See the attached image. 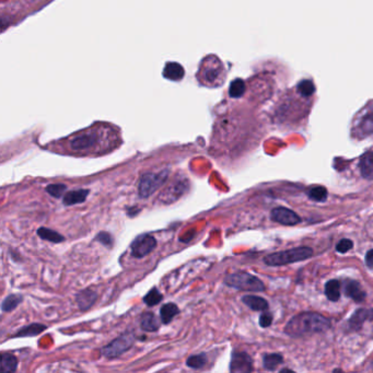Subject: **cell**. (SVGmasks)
I'll return each mask as SVG.
<instances>
[{
  "instance_id": "6da1fadb",
  "label": "cell",
  "mask_w": 373,
  "mask_h": 373,
  "mask_svg": "<svg viewBox=\"0 0 373 373\" xmlns=\"http://www.w3.org/2000/svg\"><path fill=\"white\" fill-rule=\"evenodd\" d=\"M329 328L330 322L328 317L315 312H302L288 322L285 331L291 337H301L310 334L323 333Z\"/></svg>"
},
{
  "instance_id": "7a4b0ae2",
  "label": "cell",
  "mask_w": 373,
  "mask_h": 373,
  "mask_svg": "<svg viewBox=\"0 0 373 373\" xmlns=\"http://www.w3.org/2000/svg\"><path fill=\"white\" fill-rule=\"evenodd\" d=\"M105 132H108L104 126H93L89 130L82 131L77 135L69 138L68 147L73 153H87L99 147Z\"/></svg>"
},
{
  "instance_id": "3957f363",
  "label": "cell",
  "mask_w": 373,
  "mask_h": 373,
  "mask_svg": "<svg viewBox=\"0 0 373 373\" xmlns=\"http://www.w3.org/2000/svg\"><path fill=\"white\" fill-rule=\"evenodd\" d=\"M313 251L310 247H296L292 248V250L283 251L267 255L264 259V262L269 266H282L296 263V262L306 261L308 257H311Z\"/></svg>"
},
{
  "instance_id": "277c9868",
  "label": "cell",
  "mask_w": 373,
  "mask_h": 373,
  "mask_svg": "<svg viewBox=\"0 0 373 373\" xmlns=\"http://www.w3.org/2000/svg\"><path fill=\"white\" fill-rule=\"evenodd\" d=\"M170 171L164 169L160 172H147L140 176L138 183V195L141 198H148L162 187L168 181Z\"/></svg>"
},
{
  "instance_id": "5b68a950",
  "label": "cell",
  "mask_w": 373,
  "mask_h": 373,
  "mask_svg": "<svg viewBox=\"0 0 373 373\" xmlns=\"http://www.w3.org/2000/svg\"><path fill=\"white\" fill-rule=\"evenodd\" d=\"M224 284L229 287L243 290V291L261 292L265 290V285L261 279L244 271L228 275L224 278Z\"/></svg>"
},
{
  "instance_id": "8992f818",
  "label": "cell",
  "mask_w": 373,
  "mask_h": 373,
  "mask_svg": "<svg viewBox=\"0 0 373 373\" xmlns=\"http://www.w3.org/2000/svg\"><path fill=\"white\" fill-rule=\"evenodd\" d=\"M135 340L136 335L133 331H125L121 336H118L117 338L112 340L110 344L105 345L101 349V353H102V356L109 359L117 358L130 351L133 343H135Z\"/></svg>"
},
{
  "instance_id": "52a82bcc",
  "label": "cell",
  "mask_w": 373,
  "mask_h": 373,
  "mask_svg": "<svg viewBox=\"0 0 373 373\" xmlns=\"http://www.w3.org/2000/svg\"><path fill=\"white\" fill-rule=\"evenodd\" d=\"M156 240L154 236L149 233H144L135 238L131 244L132 256L135 259H142V257L150 254L156 247Z\"/></svg>"
},
{
  "instance_id": "ba28073f",
  "label": "cell",
  "mask_w": 373,
  "mask_h": 373,
  "mask_svg": "<svg viewBox=\"0 0 373 373\" xmlns=\"http://www.w3.org/2000/svg\"><path fill=\"white\" fill-rule=\"evenodd\" d=\"M190 188V183L187 179H177L176 182H173L167 190L161 193L159 200L163 204H171V202L177 200L179 197L185 194V192Z\"/></svg>"
},
{
  "instance_id": "9c48e42d",
  "label": "cell",
  "mask_w": 373,
  "mask_h": 373,
  "mask_svg": "<svg viewBox=\"0 0 373 373\" xmlns=\"http://www.w3.org/2000/svg\"><path fill=\"white\" fill-rule=\"evenodd\" d=\"M200 72H202V80L206 84L208 82V85H217L216 81L222 79V73H223V67L221 65L220 61L217 58H215V62H210L204 64L202 68L200 67Z\"/></svg>"
},
{
  "instance_id": "30bf717a",
  "label": "cell",
  "mask_w": 373,
  "mask_h": 373,
  "mask_svg": "<svg viewBox=\"0 0 373 373\" xmlns=\"http://www.w3.org/2000/svg\"><path fill=\"white\" fill-rule=\"evenodd\" d=\"M270 217L275 222L284 225H296L301 221L300 217L296 213H293L292 210L288 208H285V207H278V208L273 209Z\"/></svg>"
},
{
  "instance_id": "8fae6325",
  "label": "cell",
  "mask_w": 373,
  "mask_h": 373,
  "mask_svg": "<svg viewBox=\"0 0 373 373\" xmlns=\"http://www.w3.org/2000/svg\"><path fill=\"white\" fill-rule=\"evenodd\" d=\"M253 370L252 358L245 352H233L230 362L231 372H251Z\"/></svg>"
},
{
  "instance_id": "7c38bea8",
  "label": "cell",
  "mask_w": 373,
  "mask_h": 373,
  "mask_svg": "<svg viewBox=\"0 0 373 373\" xmlns=\"http://www.w3.org/2000/svg\"><path fill=\"white\" fill-rule=\"evenodd\" d=\"M98 294L92 289H84L76 294V302L80 311H88L94 306Z\"/></svg>"
},
{
  "instance_id": "4fadbf2b",
  "label": "cell",
  "mask_w": 373,
  "mask_h": 373,
  "mask_svg": "<svg viewBox=\"0 0 373 373\" xmlns=\"http://www.w3.org/2000/svg\"><path fill=\"white\" fill-rule=\"evenodd\" d=\"M89 194L90 190H87V188H79V190L66 192V194L63 197V204L65 206L82 204L87 200V197Z\"/></svg>"
},
{
  "instance_id": "5bb4252c",
  "label": "cell",
  "mask_w": 373,
  "mask_h": 373,
  "mask_svg": "<svg viewBox=\"0 0 373 373\" xmlns=\"http://www.w3.org/2000/svg\"><path fill=\"white\" fill-rule=\"evenodd\" d=\"M47 329V326L41 323H32L30 325L23 326L19 330L17 331L16 334L12 335V338H18V337H34V336H38L41 333Z\"/></svg>"
},
{
  "instance_id": "9a60e30c",
  "label": "cell",
  "mask_w": 373,
  "mask_h": 373,
  "mask_svg": "<svg viewBox=\"0 0 373 373\" xmlns=\"http://www.w3.org/2000/svg\"><path fill=\"white\" fill-rule=\"evenodd\" d=\"M345 293L356 302H361L366 298V293L361 289L360 285L353 280H347L346 285H345Z\"/></svg>"
},
{
  "instance_id": "2e32d148",
  "label": "cell",
  "mask_w": 373,
  "mask_h": 373,
  "mask_svg": "<svg viewBox=\"0 0 373 373\" xmlns=\"http://www.w3.org/2000/svg\"><path fill=\"white\" fill-rule=\"evenodd\" d=\"M373 317V310H368V308H361L358 310L349 320V326L351 329H359L365 323V321L372 319Z\"/></svg>"
},
{
  "instance_id": "e0dca14e",
  "label": "cell",
  "mask_w": 373,
  "mask_h": 373,
  "mask_svg": "<svg viewBox=\"0 0 373 373\" xmlns=\"http://www.w3.org/2000/svg\"><path fill=\"white\" fill-rule=\"evenodd\" d=\"M163 76L169 80L179 81L184 77V69L178 63H168L163 69Z\"/></svg>"
},
{
  "instance_id": "ac0fdd59",
  "label": "cell",
  "mask_w": 373,
  "mask_h": 373,
  "mask_svg": "<svg viewBox=\"0 0 373 373\" xmlns=\"http://www.w3.org/2000/svg\"><path fill=\"white\" fill-rule=\"evenodd\" d=\"M179 313L178 307L173 302L165 303L160 308V319L163 324L171 323V321Z\"/></svg>"
},
{
  "instance_id": "d6986e66",
  "label": "cell",
  "mask_w": 373,
  "mask_h": 373,
  "mask_svg": "<svg viewBox=\"0 0 373 373\" xmlns=\"http://www.w3.org/2000/svg\"><path fill=\"white\" fill-rule=\"evenodd\" d=\"M359 169L361 176L367 179L373 178V153H367L359 161Z\"/></svg>"
},
{
  "instance_id": "ffe728a7",
  "label": "cell",
  "mask_w": 373,
  "mask_h": 373,
  "mask_svg": "<svg viewBox=\"0 0 373 373\" xmlns=\"http://www.w3.org/2000/svg\"><path fill=\"white\" fill-rule=\"evenodd\" d=\"M140 328L146 331H156L160 323L153 312H145L140 316Z\"/></svg>"
},
{
  "instance_id": "44dd1931",
  "label": "cell",
  "mask_w": 373,
  "mask_h": 373,
  "mask_svg": "<svg viewBox=\"0 0 373 373\" xmlns=\"http://www.w3.org/2000/svg\"><path fill=\"white\" fill-rule=\"evenodd\" d=\"M242 301L244 305L254 311H266L268 308V302L265 299L257 296H244Z\"/></svg>"
},
{
  "instance_id": "7402d4cb",
  "label": "cell",
  "mask_w": 373,
  "mask_h": 373,
  "mask_svg": "<svg viewBox=\"0 0 373 373\" xmlns=\"http://www.w3.org/2000/svg\"><path fill=\"white\" fill-rule=\"evenodd\" d=\"M36 233H38V236L42 239V240L52 242V243L58 244L66 240L65 237L62 236L61 233H58L57 231H55V230L49 229V228H45V227L39 228L38 232Z\"/></svg>"
},
{
  "instance_id": "603a6c76",
  "label": "cell",
  "mask_w": 373,
  "mask_h": 373,
  "mask_svg": "<svg viewBox=\"0 0 373 373\" xmlns=\"http://www.w3.org/2000/svg\"><path fill=\"white\" fill-rule=\"evenodd\" d=\"M325 294L329 301L337 302L340 298V283L337 280H329L325 285Z\"/></svg>"
},
{
  "instance_id": "cb8c5ba5",
  "label": "cell",
  "mask_w": 373,
  "mask_h": 373,
  "mask_svg": "<svg viewBox=\"0 0 373 373\" xmlns=\"http://www.w3.org/2000/svg\"><path fill=\"white\" fill-rule=\"evenodd\" d=\"M18 368V359L12 353L2 352L1 353V371L7 372H15Z\"/></svg>"
},
{
  "instance_id": "d4e9b609",
  "label": "cell",
  "mask_w": 373,
  "mask_h": 373,
  "mask_svg": "<svg viewBox=\"0 0 373 373\" xmlns=\"http://www.w3.org/2000/svg\"><path fill=\"white\" fill-rule=\"evenodd\" d=\"M22 301H23L22 294H17V293L9 294V296H7L3 299L2 305H1V310L2 312H11L15 310V308L19 306Z\"/></svg>"
},
{
  "instance_id": "484cf974",
  "label": "cell",
  "mask_w": 373,
  "mask_h": 373,
  "mask_svg": "<svg viewBox=\"0 0 373 373\" xmlns=\"http://www.w3.org/2000/svg\"><path fill=\"white\" fill-rule=\"evenodd\" d=\"M207 361H208V359H207L206 353L192 354V356L186 359V366L188 368H192V369L198 370L201 369L202 367H205Z\"/></svg>"
},
{
  "instance_id": "4316f807",
  "label": "cell",
  "mask_w": 373,
  "mask_h": 373,
  "mask_svg": "<svg viewBox=\"0 0 373 373\" xmlns=\"http://www.w3.org/2000/svg\"><path fill=\"white\" fill-rule=\"evenodd\" d=\"M142 300H144V302L148 307H154L156 305H159V303L163 300V296L162 293L159 291L158 288L154 287L153 289L147 292V294Z\"/></svg>"
},
{
  "instance_id": "83f0119b",
  "label": "cell",
  "mask_w": 373,
  "mask_h": 373,
  "mask_svg": "<svg viewBox=\"0 0 373 373\" xmlns=\"http://www.w3.org/2000/svg\"><path fill=\"white\" fill-rule=\"evenodd\" d=\"M282 362H283V357L277 353L265 354L263 358V365L265 367V369L270 370V371L275 370Z\"/></svg>"
},
{
  "instance_id": "f1b7e54d",
  "label": "cell",
  "mask_w": 373,
  "mask_h": 373,
  "mask_svg": "<svg viewBox=\"0 0 373 373\" xmlns=\"http://www.w3.org/2000/svg\"><path fill=\"white\" fill-rule=\"evenodd\" d=\"M66 190H67V186L65 185V184H62V183L49 184V185H47L45 188V191L47 192L50 196H53L55 198L64 197V195L66 194Z\"/></svg>"
},
{
  "instance_id": "f546056e",
  "label": "cell",
  "mask_w": 373,
  "mask_h": 373,
  "mask_svg": "<svg viewBox=\"0 0 373 373\" xmlns=\"http://www.w3.org/2000/svg\"><path fill=\"white\" fill-rule=\"evenodd\" d=\"M307 195L315 201H324L328 198V191L323 186H314L308 190Z\"/></svg>"
},
{
  "instance_id": "4dcf8cb0",
  "label": "cell",
  "mask_w": 373,
  "mask_h": 373,
  "mask_svg": "<svg viewBox=\"0 0 373 373\" xmlns=\"http://www.w3.org/2000/svg\"><path fill=\"white\" fill-rule=\"evenodd\" d=\"M245 92V84L241 79H236L230 85L229 94L231 98H240Z\"/></svg>"
},
{
  "instance_id": "1f68e13d",
  "label": "cell",
  "mask_w": 373,
  "mask_h": 373,
  "mask_svg": "<svg viewBox=\"0 0 373 373\" xmlns=\"http://www.w3.org/2000/svg\"><path fill=\"white\" fill-rule=\"evenodd\" d=\"M297 90L302 96L307 98V96H311L313 93H314L315 87L311 80H303L298 85Z\"/></svg>"
},
{
  "instance_id": "d6a6232c",
  "label": "cell",
  "mask_w": 373,
  "mask_h": 373,
  "mask_svg": "<svg viewBox=\"0 0 373 373\" xmlns=\"http://www.w3.org/2000/svg\"><path fill=\"white\" fill-rule=\"evenodd\" d=\"M95 241H98V242H100L101 244H102V245H104V246H107V247H112V245H113V237L112 236H110V234L109 233V232H104V231H102V232H100L99 234H98V236H96L95 237Z\"/></svg>"
},
{
  "instance_id": "836d02e7",
  "label": "cell",
  "mask_w": 373,
  "mask_h": 373,
  "mask_svg": "<svg viewBox=\"0 0 373 373\" xmlns=\"http://www.w3.org/2000/svg\"><path fill=\"white\" fill-rule=\"evenodd\" d=\"M352 246L353 243L351 240H349V239H343V240H340L337 245H336V250L339 253H346L349 250H351Z\"/></svg>"
},
{
  "instance_id": "e575fe53",
  "label": "cell",
  "mask_w": 373,
  "mask_h": 373,
  "mask_svg": "<svg viewBox=\"0 0 373 373\" xmlns=\"http://www.w3.org/2000/svg\"><path fill=\"white\" fill-rule=\"evenodd\" d=\"M271 322H273V315L269 312L262 313L260 316V325L262 328H268V326H270Z\"/></svg>"
},
{
  "instance_id": "d590c367",
  "label": "cell",
  "mask_w": 373,
  "mask_h": 373,
  "mask_svg": "<svg viewBox=\"0 0 373 373\" xmlns=\"http://www.w3.org/2000/svg\"><path fill=\"white\" fill-rule=\"evenodd\" d=\"M362 131L367 132H373V115L370 114L362 121Z\"/></svg>"
},
{
  "instance_id": "8d00e7d4",
  "label": "cell",
  "mask_w": 373,
  "mask_h": 373,
  "mask_svg": "<svg viewBox=\"0 0 373 373\" xmlns=\"http://www.w3.org/2000/svg\"><path fill=\"white\" fill-rule=\"evenodd\" d=\"M366 264L370 268H373V250L369 251L366 255Z\"/></svg>"
},
{
  "instance_id": "74e56055",
  "label": "cell",
  "mask_w": 373,
  "mask_h": 373,
  "mask_svg": "<svg viewBox=\"0 0 373 373\" xmlns=\"http://www.w3.org/2000/svg\"><path fill=\"white\" fill-rule=\"evenodd\" d=\"M372 366H373V363H372Z\"/></svg>"
}]
</instances>
